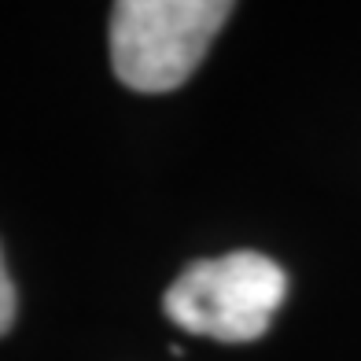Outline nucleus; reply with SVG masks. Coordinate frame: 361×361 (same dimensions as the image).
<instances>
[{"mask_svg":"<svg viewBox=\"0 0 361 361\" xmlns=\"http://www.w3.org/2000/svg\"><path fill=\"white\" fill-rule=\"evenodd\" d=\"M233 15L225 0H118L111 8V67L137 92L185 85Z\"/></svg>","mask_w":361,"mask_h":361,"instance_id":"nucleus-1","label":"nucleus"},{"mask_svg":"<svg viewBox=\"0 0 361 361\" xmlns=\"http://www.w3.org/2000/svg\"><path fill=\"white\" fill-rule=\"evenodd\" d=\"M288 295V276L258 251H228L203 258L166 288V317L192 336L218 343H251L266 336Z\"/></svg>","mask_w":361,"mask_h":361,"instance_id":"nucleus-2","label":"nucleus"},{"mask_svg":"<svg viewBox=\"0 0 361 361\" xmlns=\"http://www.w3.org/2000/svg\"><path fill=\"white\" fill-rule=\"evenodd\" d=\"M15 324V284H11V273L4 266V255H0V336Z\"/></svg>","mask_w":361,"mask_h":361,"instance_id":"nucleus-3","label":"nucleus"}]
</instances>
